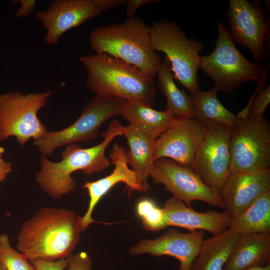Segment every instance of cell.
Returning a JSON list of instances; mask_svg holds the SVG:
<instances>
[{
  "instance_id": "obj_1",
  "label": "cell",
  "mask_w": 270,
  "mask_h": 270,
  "mask_svg": "<svg viewBox=\"0 0 270 270\" xmlns=\"http://www.w3.org/2000/svg\"><path fill=\"white\" fill-rule=\"evenodd\" d=\"M78 216L69 209L44 207L22 225L17 248L30 261L66 258L78 244Z\"/></svg>"
},
{
  "instance_id": "obj_2",
  "label": "cell",
  "mask_w": 270,
  "mask_h": 270,
  "mask_svg": "<svg viewBox=\"0 0 270 270\" xmlns=\"http://www.w3.org/2000/svg\"><path fill=\"white\" fill-rule=\"evenodd\" d=\"M123 133L124 126L114 120L102 134L104 140L96 146L83 148L77 143L70 144L62 152V160L58 162H52L42 154L36 181L46 194L54 200L71 192L76 187V180L71 176L74 172L81 170L91 176L110 167L111 163L105 155L106 150L116 136H122Z\"/></svg>"
},
{
  "instance_id": "obj_3",
  "label": "cell",
  "mask_w": 270,
  "mask_h": 270,
  "mask_svg": "<svg viewBox=\"0 0 270 270\" xmlns=\"http://www.w3.org/2000/svg\"><path fill=\"white\" fill-rule=\"evenodd\" d=\"M79 60L87 71L86 84L95 95L154 105L157 96L154 76L106 54H88Z\"/></svg>"
},
{
  "instance_id": "obj_4",
  "label": "cell",
  "mask_w": 270,
  "mask_h": 270,
  "mask_svg": "<svg viewBox=\"0 0 270 270\" xmlns=\"http://www.w3.org/2000/svg\"><path fill=\"white\" fill-rule=\"evenodd\" d=\"M150 28L138 18L92 30L89 42L96 54H106L132 64L154 76L162 63L152 45Z\"/></svg>"
},
{
  "instance_id": "obj_5",
  "label": "cell",
  "mask_w": 270,
  "mask_h": 270,
  "mask_svg": "<svg viewBox=\"0 0 270 270\" xmlns=\"http://www.w3.org/2000/svg\"><path fill=\"white\" fill-rule=\"evenodd\" d=\"M218 36L213 52L201 57L200 68L213 80L218 91L231 93L248 82L260 84L265 70L246 59L238 51L222 21L217 26Z\"/></svg>"
},
{
  "instance_id": "obj_6",
  "label": "cell",
  "mask_w": 270,
  "mask_h": 270,
  "mask_svg": "<svg viewBox=\"0 0 270 270\" xmlns=\"http://www.w3.org/2000/svg\"><path fill=\"white\" fill-rule=\"evenodd\" d=\"M150 34L153 49L166 54L174 78L190 93L198 90L197 74L203 42L188 38L176 23L166 20L154 22Z\"/></svg>"
},
{
  "instance_id": "obj_7",
  "label": "cell",
  "mask_w": 270,
  "mask_h": 270,
  "mask_svg": "<svg viewBox=\"0 0 270 270\" xmlns=\"http://www.w3.org/2000/svg\"><path fill=\"white\" fill-rule=\"evenodd\" d=\"M230 174L270 169V124L264 116L238 118L230 128Z\"/></svg>"
},
{
  "instance_id": "obj_8",
  "label": "cell",
  "mask_w": 270,
  "mask_h": 270,
  "mask_svg": "<svg viewBox=\"0 0 270 270\" xmlns=\"http://www.w3.org/2000/svg\"><path fill=\"white\" fill-rule=\"evenodd\" d=\"M54 90L24 94L18 90L0 94V141L14 136L22 148L30 139L38 140L48 131L38 116Z\"/></svg>"
},
{
  "instance_id": "obj_9",
  "label": "cell",
  "mask_w": 270,
  "mask_h": 270,
  "mask_svg": "<svg viewBox=\"0 0 270 270\" xmlns=\"http://www.w3.org/2000/svg\"><path fill=\"white\" fill-rule=\"evenodd\" d=\"M125 100L114 96L95 95L73 124L60 130L48 132L34 144L42 154L50 156L60 146L95 139L104 122L120 116Z\"/></svg>"
},
{
  "instance_id": "obj_10",
  "label": "cell",
  "mask_w": 270,
  "mask_h": 270,
  "mask_svg": "<svg viewBox=\"0 0 270 270\" xmlns=\"http://www.w3.org/2000/svg\"><path fill=\"white\" fill-rule=\"evenodd\" d=\"M200 122L204 125V134L196 150L190 168L220 196L229 176L230 128L220 122Z\"/></svg>"
},
{
  "instance_id": "obj_11",
  "label": "cell",
  "mask_w": 270,
  "mask_h": 270,
  "mask_svg": "<svg viewBox=\"0 0 270 270\" xmlns=\"http://www.w3.org/2000/svg\"><path fill=\"white\" fill-rule=\"evenodd\" d=\"M154 184H163L173 196L191 207L194 200H200L225 209L220 196L208 186L190 168L182 166L168 158L156 160L148 174Z\"/></svg>"
},
{
  "instance_id": "obj_12",
  "label": "cell",
  "mask_w": 270,
  "mask_h": 270,
  "mask_svg": "<svg viewBox=\"0 0 270 270\" xmlns=\"http://www.w3.org/2000/svg\"><path fill=\"white\" fill-rule=\"evenodd\" d=\"M227 18L228 30L232 40L248 48L256 61L262 62L270 25L260 6L246 0H230Z\"/></svg>"
},
{
  "instance_id": "obj_13",
  "label": "cell",
  "mask_w": 270,
  "mask_h": 270,
  "mask_svg": "<svg viewBox=\"0 0 270 270\" xmlns=\"http://www.w3.org/2000/svg\"><path fill=\"white\" fill-rule=\"evenodd\" d=\"M111 164L114 166L109 175L94 182H86L82 186L87 190L89 196L88 208L82 216H78L81 232L85 230L94 220L92 214L94 208L101 198L114 186L122 182L128 188V195L134 190L146 192L150 187L144 185L136 174L129 168L128 152L122 146L115 142L109 154Z\"/></svg>"
},
{
  "instance_id": "obj_14",
  "label": "cell",
  "mask_w": 270,
  "mask_h": 270,
  "mask_svg": "<svg viewBox=\"0 0 270 270\" xmlns=\"http://www.w3.org/2000/svg\"><path fill=\"white\" fill-rule=\"evenodd\" d=\"M202 122L194 118H177L156 140L154 161L168 158L191 168L196 150L202 138Z\"/></svg>"
},
{
  "instance_id": "obj_15",
  "label": "cell",
  "mask_w": 270,
  "mask_h": 270,
  "mask_svg": "<svg viewBox=\"0 0 270 270\" xmlns=\"http://www.w3.org/2000/svg\"><path fill=\"white\" fill-rule=\"evenodd\" d=\"M100 14L92 0H55L36 16L46 30L45 42L56 45L64 32Z\"/></svg>"
},
{
  "instance_id": "obj_16",
  "label": "cell",
  "mask_w": 270,
  "mask_h": 270,
  "mask_svg": "<svg viewBox=\"0 0 270 270\" xmlns=\"http://www.w3.org/2000/svg\"><path fill=\"white\" fill-rule=\"evenodd\" d=\"M204 238L203 230L182 233L170 228L155 239L140 240L128 252L132 256L147 254L154 256H171L178 260L179 270H191Z\"/></svg>"
},
{
  "instance_id": "obj_17",
  "label": "cell",
  "mask_w": 270,
  "mask_h": 270,
  "mask_svg": "<svg viewBox=\"0 0 270 270\" xmlns=\"http://www.w3.org/2000/svg\"><path fill=\"white\" fill-rule=\"evenodd\" d=\"M270 190V169L230 174L220 196L225 209L234 216L244 212L266 192Z\"/></svg>"
},
{
  "instance_id": "obj_18",
  "label": "cell",
  "mask_w": 270,
  "mask_h": 270,
  "mask_svg": "<svg viewBox=\"0 0 270 270\" xmlns=\"http://www.w3.org/2000/svg\"><path fill=\"white\" fill-rule=\"evenodd\" d=\"M162 209L166 226H178L190 232L206 230L213 236L228 229L232 218L226 210L222 212L212 210L205 212L196 211L173 196L166 200Z\"/></svg>"
},
{
  "instance_id": "obj_19",
  "label": "cell",
  "mask_w": 270,
  "mask_h": 270,
  "mask_svg": "<svg viewBox=\"0 0 270 270\" xmlns=\"http://www.w3.org/2000/svg\"><path fill=\"white\" fill-rule=\"evenodd\" d=\"M270 261V233L241 235L223 270H246L264 266Z\"/></svg>"
},
{
  "instance_id": "obj_20",
  "label": "cell",
  "mask_w": 270,
  "mask_h": 270,
  "mask_svg": "<svg viewBox=\"0 0 270 270\" xmlns=\"http://www.w3.org/2000/svg\"><path fill=\"white\" fill-rule=\"evenodd\" d=\"M120 116L130 124L156 139L166 131L177 118L169 110L160 111L138 102L126 100Z\"/></svg>"
},
{
  "instance_id": "obj_21",
  "label": "cell",
  "mask_w": 270,
  "mask_h": 270,
  "mask_svg": "<svg viewBox=\"0 0 270 270\" xmlns=\"http://www.w3.org/2000/svg\"><path fill=\"white\" fill-rule=\"evenodd\" d=\"M240 236L228 228L204 240L193 260L191 270H223Z\"/></svg>"
},
{
  "instance_id": "obj_22",
  "label": "cell",
  "mask_w": 270,
  "mask_h": 270,
  "mask_svg": "<svg viewBox=\"0 0 270 270\" xmlns=\"http://www.w3.org/2000/svg\"><path fill=\"white\" fill-rule=\"evenodd\" d=\"M130 148L129 165L140 181L150 187L148 183L149 170L154 164L156 140L136 128L128 124L124 127V134Z\"/></svg>"
},
{
  "instance_id": "obj_23",
  "label": "cell",
  "mask_w": 270,
  "mask_h": 270,
  "mask_svg": "<svg viewBox=\"0 0 270 270\" xmlns=\"http://www.w3.org/2000/svg\"><path fill=\"white\" fill-rule=\"evenodd\" d=\"M229 228L241 235L270 233V190L262 194L244 212L232 217Z\"/></svg>"
},
{
  "instance_id": "obj_24",
  "label": "cell",
  "mask_w": 270,
  "mask_h": 270,
  "mask_svg": "<svg viewBox=\"0 0 270 270\" xmlns=\"http://www.w3.org/2000/svg\"><path fill=\"white\" fill-rule=\"evenodd\" d=\"M156 76V84L166 98V109L177 118H193L191 98L176 84L170 64L166 57L162 62Z\"/></svg>"
},
{
  "instance_id": "obj_25",
  "label": "cell",
  "mask_w": 270,
  "mask_h": 270,
  "mask_svg": "<svg viewBox=\"0 0 270 270\" xmlns=\"http://www.w3.org/2000/svg\"><path fill=\"white\" fill-rule=\"evenodd\" d=\"M217 92L214 88L208 90L198 89L190 92L192 116L200 121L220 122L231 128L237 120V116L222 104L217 96Z\"/></svg>"
},
{
  "instance_id": "obj_26",
  "label": "cell",
  "mask_w": 270,
  "mask_h": 270,
  "mask_svg": "<svg viewBox=\"0 0 270 270\" xmlns=\"http://www.w3.org/2000/svg\"><path fill=\"white\" fill-rule=\"evenodd\" d=\"M136 212L142 220L143 228L148 232H158L166 227L162 208L152 200L144 198L138 202Z\"/></svg>"
},
{
  "instance_id": "obj_27",
  "label": "cell",
  "mask_w": 270,
  "mask_h": 270,
  "mask_svg": "<svg viewBox=\"0 0 270 270\" xmlns=\"http://www.w3.org/2000/svg\"><path fill=\"white\" fill-rule=\"evenodd\" d=\"M0 263L6 270H35L24 254L12 247L6 234H0Z\"/></svg>"
},
{
  "instance_id": "obj_28",
  "label": "cell",
  "mask_w": 270,
  "mask_h": 270,
  "mask_svg": "<svg viewBox=\"0 0 270 270\" xmlns=\"http://www.w3.org/2000/svg\"><path fill=\"white\" fill-rule=\"evenodd\" d=\"M270 103V85L254 95L248 106L237 114L238 118H260Z\"/></svg>"
},
{
  "instance_id": "obj_29",
  "label": "cell",
  "mask_w": 270,
  "mask_h": 270,
  "mask_svg": "<svg viewBox=\"0 0 270 270\" xmlns=\"http://www.w3.org/2000/svg\"><path fill=\"white\" fill-rule=\"evenodd\" d=\"M66 258L68 270H92V260L85 252L70 254Z\"/></svg>"
},
{
  "instance_id": "obj_30",
  "label": "cell",
  "mask_w": 270,
  "mask_h": 270,
  "mask_svg": "<svg viewBox=\"0 0 270 270\" xmlns=\"http://www.w3.org/2000/svg\"><path fill=\"white\" fill-rule=\"evenodd\" d=\"M30 262L35 270H64L68 266L66 258L56 260L36 259Z\"/></svg>"
},
{
  "instance_id": "obj_31",
  "label": "cell",
  "mask_w": 270,
  "mask_h": 270,
  "mask_svg": "<svg viewBox=\"0 0 270 270\" xmlns=\"http://www.w3.org/2000/svg\"><path fill=\"white\" fill-rule=\"evenodd\" d=\"M12 3L18 2L20 4V8L16 12V18H18L31 14L34 10L37 4L36 0H14Z\"/></svg>"
},
{
  "instance_id": "obj_32",
  "label": "cell",
  "mask_w": 270,
  "mask_h": 270,
  "mask_svg": "<svg viewBox=\"0 0 270 270\" xmlns=\"http://www.w3.org/2000/svg\"><path fill=\"white\" fill-rule=\"evenodd\" d=\"M156 0H126V13L128 18L134 17L136 10L140 6L150 3L158 2Z\"/></svg>"
},
{
  "instance_id": "obj_33",
  "label": "cell",
  "mask_w": 270,
  "mask_h": 270,
  "mask_svg": "<svg viewBox=\"0 0 270 270\" xmlns=\"http://www.w3.org/2000/svg\"><path fill=\"white\" fill-rule=\"evenodd\" d=\"M92 2L101 13L126 2V0H92Z\"/></svg>"
},
{
  "instance_id": "obj_34",
  "label": "cell",
  "mask_w": 270,
  "mask_h": 270,
  "mask_svg": "<svg viewBox=\"0 0 270 270\" xmlns=\"http://www.w3.org/2000/svg\"><path fill=\"white\" fill-rule=\"evenodd\" d=\"M4 152V148L0 146V183L12 172V164L5 162L3 159L2 154Z\"/></svg>"
},
{
  "instance_id": "obj_35",
  "label": "cell",
  "mask_w": 270,
  "mask_h": 270,
  "mask_svg": "<svg viewBox=\"0 0 270 270\" xmlns=\"http://www.w3.org/2000/svg\"><path fill=\"white\" fill-rule=\"evenodd\" d=\"M246 270H270V264L264 266L254 268Z\"/></svg>"
},
{
  "instance_id": "obj_36",
  "label": "cell",
  "mask_w": 270,
  "mask_h": 270,
  "mask_svg": "<svg viewBox=\"0 0 270 270\" xmlns=\"http://www.w3.org/2000/svg\"><path fill=\"white\" fill-rule=\"evenodd\" d=\"M0 270H6L0 263Z\"/></svg>"
}]
</instances>
